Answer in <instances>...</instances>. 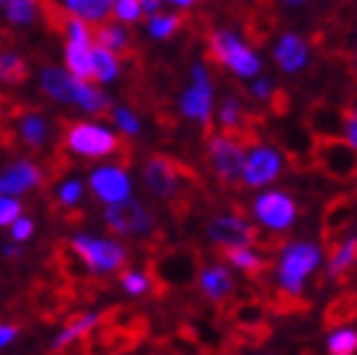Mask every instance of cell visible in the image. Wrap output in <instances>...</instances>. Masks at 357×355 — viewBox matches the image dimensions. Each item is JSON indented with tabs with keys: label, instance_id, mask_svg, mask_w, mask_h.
I'll list each match as a JSON object with an SVG mask.
<instances>
[{
	"label": "cell",
	"instance_id": "obj_39",
	"mask_svg": "<svg viewBox=\"0 0 357 355\" xmlns=\"http://www.w3.org/2000/svg\"><path fill=\"white\" fill-rule=\"evenodd\" d=\"M250 96H253L256 102H267L273 96V82L267 76H256L253 82H250Z\"/></svg>",
	"mask_w": 357,
	"mask_h": 355
},
{
	"label": "cell",
	"instance_id": "obj_35",
	"mask_svg": "<svg viewBox=\"0 0 357 355\" xmlns=\"http://www.w3.org/2000/svg\"><path fill=\"white\" fill-rule=\"evenodd\" d=\"M111 15L125 27V24H137L142 12H139V0H114L111 3Z\"/></svg>",
	"mask_w": 357,
	"mask_h": 355
},
{
	"label": "cell",
	"instance_id": "obj_28",
	"mask_svg": "<svg viewBox=\"0 0 357 355\" xmlns=\"http://www.w3.org/2000/svg\"><path fill=\"white\" fill-rule=\"evenodd\" d=\"M41 9H44L41 0H12V3L3 9V15L12 27H32L38 21Z\"/></svg>",
	"mask_w": 357,
	"mask_h": 355
},
{
	"label": "cell",
	"instance_id": "obj_23",
	"mask_svg": "<svg viewBox=\"0 0 357 355\" xmlns=\"http://www.w3.org/2000/svg\"><path fill=\"white\" fill-rule=\"evenodd\" d=\"M119 76H122L119 56H114V52H108V50H102V47L93 44V50H91V79L108 85V82H116Z\"/></svg>",
	"mask_w": 357,
	"mask_h": 355
},
{
	"label": "cell",
	"instance_id": "obj_33",
	"mask_svg": "<svg viewBox=\"0 0 357 355\" xmlns=\"http://www.w3.org/2000/svg\"><path fill=\"white\" fill-rule=\"evenodd\" d=\"M354 349H357L354 329H337L328 338V355H354Z\"/></svg>",
	"mask_w": 357,
	"mask_h": 355
},
{
	"label": "cell",
	"instance_id": "obj_19",
	"mask_svg": "<svg viewBox=\"0 0 357 355\" xmlns=\"http://www.w3.org/2000/svg\"><path fill=\"white\" fill-rule=\"evenodd\" d=\"M218 126H221V134H229V137H238L241 140V134L247 131V126H250V114L244 111V105H241V99L236 96V94H227L224 99H221V105H218Z\"/></svg>",
	"mask_w": 357,
	"mask_h": 355
},
{
	"label": "cell",
	"instance_id": "obj_17",
	"mask_svg": "<svg viewBox=\"0 0 357 355\" xmlns=\"http://www.w3.org/2000/svg\"><path fill=\"white\" fill-rule=\"evenodd\" d=\"M233 289H236V280L229 274L227 265L212 262L201 271V291L206 300H212V303H224V300L233 294Z\"/></svg>",
	"mask_w": 357,
	"mask_h": 355
},
{
	"label": "cell",
	"instance_id": "obj_18",
	"mask_svg": "<svg viewBox=\"0 0 357 355\" xmlns=\"http://www.w3.org/2000/svg\"><path fill=\"white\" fill-rule=\"evenodd\" d=\"M17 140L29 149H44L50 143V119L41 111L17 114Z\"/></svg>",
	"mask_w": 357,
	"mask_h": 355
},
{
	"label": "cell",
	"instance_id": "obj_37",
	"mask_svg": "<svg viewBox=\"0 0 357 355\" xmlns=\"http://www.w3.org/2000/svg\"><path fill=\"white\" fill-rule=\"evenodd\" d=\"M21 216H24L21 201L9 198V195H0V227H12Z\"/></svg>",
	"mask_w": 357,
	"mask_h": 355
},
{
	"label": "cell",
	"instance_id": "obj_46",
	"mask_svg": "<svg viewBox=\"0 0 357 355\" xmlns=\"http://www.w3.org/2000/svg\"><path fill=\"white\" fill-rule=\"evenodd\" d=\"M9 3H12V0H0V9H6Z\"/></svg>",
	"mask_w": 357,
	"mask_h": 355
},
{
	"label": "cell",
	"instance_id": "obj_45",
	"mask_svg": "<svg viewBox=\"0 0 357 355\" xmlns=\"http://www.w3.org/2000/svg\"><path fill=\"white\" fill-rule=\"evenodd\" d=\"M308 0H284V6H291V9H296V6H305Z\"/></svg>",
	"mask_w": 357,
	"mask_h": 355
},
{
	"label": "cell",
	"instance_id": "obj_38",
	"mask_svg": "<svg viewBox=\"0 0 357 355\" xmlns=\"http://www.w3.org/2000/svg\"><path fill=\"white\" fill-rule=\"evenodd\" d=\"M340 140H343L349 149H357V117H354V111L343 114V122H340Z\"/></svg>",
	"mask_w": 357,
	"mask_h": 355
},
{
	"label": "cell",
	"instance_id": "obj_44",
	"mask_svg": "<svg viewBox=\"0 0 357 355\" xmlns=\"http://www.w3.org/2000/svg\"><path fill=\"white\" fill-rule=\"evenodd\" d=\"M3 254H6L9 259H15V256H17V254H21V251H17V247H15V245H6V247H3Z\"/></svg>",
	"mask_w": 357,
	"mask_h": 355
},
{
	"label": "cell",
	"instance_id": "obj_36",
	"mask_svg": "<svg viewBox=\"0 0 357 355\" xmlns=\"http://www.w3.org/2000/svg\"><path fill=\"white\" fill-rule=\"evenodd\" d=\"M119 282H122V289L128 294H146L151 289V277L146 271H125L119 277Z\"/></svg>",
	"mask_w": 357,
	"mask_h": 355
},
{
	"label": "cell",
	"instance_id": "obj_41",
	"mask_svg": "<svg viewBox=\"0 0 357 355\" xmlns=\"http://www.w3.org/2000/svg\"><path fill=\"white\" fill-rule=\"evenodd\" d=\"M139 12L149 15V17H154V15L163 12V0H139Z\"/></svg>",
	"mask_w": 357,
	"mask_h": 355
},
{
	"label": "cell",
	"instance_id": "obj_4",
	"mask_svg": "<svg viewBox=\"0 0 357 355\" xmlns=\"http://www.w3.org/2000/svg\"><path fill=\"white\" fill-rule=\"evenodd\" d=\"M70 251L79 256V262L84 265L87 271L93 274H111L116 268H122L125 259H128V251L114 242V239H99V236H87V233H79L70 242Z\"/></svg>",
	"mask_w": 357,
	"mask_h": 355
},
{
	"label": "cell",
	"instance_id": "obj_34",
	"mask_svg": "<svg viewBox=\"0 0 357 355\" xmlns=\"http://www.w3.org/2000/svg\"><path fill=\"white\" fill-rule=\"evenodd\" d=\"M82 192H84L82 181H76V178H67V181H61L59 189H56V201H59L64 210H70V207H76V204L82 201Z\"/></svg>",
	"mask_w": 357,
	"mask_h": 355
},
{
	"label": "cell",
	"instance_id": "obj_1",
	"mask_svg": "<svg viewBox=\"0 0 357 355\" xmlns=\"http://www.w3.org/2000/svg\"><path fill=\"white\" fill-rule=\"evenodd\" d=\"M319 262H323V251L314 242H288L279 254L276 265V286L282 289L284 297H302V286L305 277H311Z\"/></svg>",
	"mask_w": 357,
	"mask_h": 355
},
{
	"label": "cell",
	"instance_id": "obj_6",
	"mask_svg": "<svg viewBox=\"0 0 357 355\" xmlns=\"http://www.w3.org/2000/svg\"><path fill=\"white\" fill-rule=\"evenodd\" d=\"M212 108H215V85H212L209 70L201 61H195L192 64V82L181 94V114L192 122L209 126Z\"/></svg>",
	"mask_w": 357,
	"mask_h": 355
},
{
	"label": "cell",
	"instance_id": "obj_13",
	"mask_svg": "<svg viewBox=\"0 0 357 355\" xmlns=\"http://www.w3.org/2000/svg\"><path fill=\"white\" fill-rule=\"evenodd\" d=\"M44 181H47L44 169L35 161H26L24 157V161H15L12 166H6L3 172H0V195L15 198V195H21V192L38 189Z\"/></svg>",
	"mask_w": 357,
	"mask_h": 355
},
{
	"label": "cell",
	"instance_id": "obj_20",
	"mask_svg": "<svg viewBox=\"0 0 357 355\" xmlns=\"http://www.w3.org/2000/svg\"><path fill=\"white\" fill-rule=\"evenodd\" d=\"M61 6L67 12V17H76V21L91 24H102L105 17L111 15V0H61Z\"/></svg>",
	"mask_w": 357,
	"mask_h": 355
},
{
	"label": "cell",
	"instance_id": "obj_25",
	"mask_svg": "<svg viewBox=\"0 0 357 355\" xmlns=\"http://www.w3.org/2000/svg\"><path fill=\"white\" fill-rule=\"evenodd\" d=\"M354 251H357L354 233H346L340 245L331 247V256H328V277L331 280H340L349 274V268L354 265Z\"/></svg>",
	"mask_w": 357,
	"mask_h": 355
},
{
	"label": "cell",
	"instance_id": "obj_21",
	"mask_svg": "<svg viewBox=\"0 0 357 355\" xmlns=\"http://www.w3.org/2000/svg\"><path fill=\"white\" fill-rule=\"evenodd\" d=\"M93 44L114 52V56H125V52H131V32L122 24H99L93 32Z\"/></svg>",
	"mask_w": 357,
	"mask_h": 355
},
{
	"label": "cell",
	"instance_id": "obj_2",
	"mask_svg": "<svg viewBox=\"0 0 357 355\" xmlns=\"http://www.w3.org/2000/svg\"><path fill=\"white\" fill-rule=\"evenodd\" d=\"M209 52L212 59L218 64H224L229 73H236L241 79H250L253 82L256 76H261V59L256 50H250L241 38L238 32L233 29H215L209 35Z\"/></svg>",
	"mask_w": 357,
	"mask_h": 355
},
{
	"label": "cell",
	"instance_id": "obj_26",
	"mask_svg": "<svg viewBox=\"0 0 357 355\" xmlns=\"http://www.w3.org/2000/svg\"><path fill=\"white\" fill-rule=\"evenodd\" d=\"M96 324H99V314H82L79 321H73V324H70V326L59 335V338H56V344H52V352H61V349H67L70 344L87 338V335L96 329Z\"/></svg>",
	"mask_w": 357,
	"mask_h": 355
},
{
	"label": "cell",
	"instance_id": "obj_16",
	"mask_svg": "<svg viewBox=\"0 0 357 355\" xmlns=\"http://www.w3.org/2000/svg\"><path fill=\"white\" fill-rule=\"evenodd\" d=\"M76 85L79 79H73L64 67L59 64H47L41 70V94L50 96L52 102H61V105H73L76 96Z\"/></svg>",
	"mask_w": 357,
	"mask_h": 355
},
{
	"label": "cell",
	"instance_id": "obj_42",
	"mask_svg": "<svg viewBox=\"0 0 357 355\" xmlns=\"http://www.w3.org/2000/svg\"><path fill=\"white\" fill-rule=\"evenodd\" d=\"M15 338H17V326H6V324H0V347H9Z\"/></svg>",
	"mask_w": 357,
	"mask_h": 355
},
{
	"label": "cell",
	"instance_id": "obj_43",
	"mask_svg": "<svg viewBox=\"0 0 357 355\" xmlns=\"http://www.w3.org/2000/svg\"><path fill=\"white\" fill-rule=\"evenodd\" d=\"M163 3H174V6L186 9V6H195V3H198V0H163Z\"/></svg>",
	"mask_w": 357,
	"mask_h": 355
},
{
	"label": "cell",
	"instance_id": "obj_30",
	"mask_svg": "<svg viewBox=\"0 0 357 355\" xmlns=\"http://www.w3.org/2000/svg\"><path fill=\"white\" fill-rule=\"evenodd\" d=\"M224 256L236 265V268H241L244 274L256 277L264 271V259L253 251V247H229V251H224Z\"/></svg>",
	"mask_w": 357,
	"mask_h": 355
},
{
	"label": "cell",
	"instance_id": "obj_27",
	"mask_svg": "<svg viewBox=\"0 0 357 355\" xmlns=\"http://www.w3.org/2000/svg\"><path fill=\"white\" fill-rule=\"evenodd\" d=\"M29 76V64L21 52L3 50L0 52V82L3 85H21Z\"/></svg>",
	"mask_w": 357,
	"mask_h": 355
},
{
	"label": "cell",
	"instance_id": "obj_9",
	"mask_svg": "<svg viewBox=\"0 0 357 355\" xmlns=\"http://www.w3.org/2000/svg\"><path fill=\"white\" fill-rule=\"evenodd\" d=\"M253 216L259 219L261 227L282 233V230H291L296 222V201L282 189L259 192L253 201Z\"/></svg>",
	"mask_w": 357,
	"mask_h": 355
},
{
	"label": "cell",
	"instance_id": "obj_14",
	"mask_svg": "<svg viewBox=\"0 0 357 355\" xmlns=\"http://www.w3.org/2000/svg\"><path fill=\"white\" fill-rule=\"evenodd\" d=\"M314 157L328 175L340 178V181H346V178L354 175V149H349L343 140H337V137L334 140H319L317 149H314Z\"/></svg>",
	"mask_w": 357,
	"mask_h": 355
},
{
	"label": "cell",
	"instance_id": "obj_10",
	"mask_svg": "<svg viewBox=\"0 0 357 355\" xmlns=\"http://www.w3.org/2000/svg\"><path fill=\"white\" fill-rule=\"evenodd\" d=\"M284 172V154L273 146H253L244 157L241 169V184L244 187H267L279 181V175Z\"/></svg>",
	"mask_w": 357,
	"mask_h": 355
},
{
	"label": "cell",
	"instance_id": "obj_11",
	"mask_svg": "<svg viewBox=\"0 0 357 355\" xmlns=\"http://www.w3.org/2000/svg\"><path fill=\"white\" fill-rule=\"evenodd\" d=\"M206 236L209 242L224 247V251H229V247H250L256 242V227L241 212H227V216H218L209 222Z\"/></svg>",
	"mask_w": 357,
	"mask_h": 355
},
{
	"label": "cell",
	"instance_id": "obj_29",
	"mask_svg": "<svg viewBox=\"0 0 357 355\" xmlns=\"http://www.w3.org/2000/svg\"><path fill=\"white\" fill-rule=\"evenodd\" d=\"M183 15H166V12H160L154 17H149L146 21V32L151 35L154 41H169L174 32H181L183 29Z\"/></svg>",
	"mask_w": 357,
	"mask_h": 355
},
{
	"label": "cell",
	"instance_id": "obj_8",
	"mask_svg": "<svg viewBox=\"0 0 357 355\" xmlns=\"http://www.w3.org/2000/svg\"><path fill=\"white\" fill-rule=\"evenodd\" d=\"M105 224H108L111 233H119V236H149L157 227L149 207L137 198L108 204V210H105Z\"/></svg>",
	"mask_w": 357,
	"mask_h": 355
},
{
	"label": "cell",
	"instance_id": "obj_5",
	"mask_svg": "<svg viewBox=\"0 0 357 355\" xmlns=\"http://www.w3.org/2000/svg\"><path fill=\"white\" fill-rule=\"evenodd\" d=\"M206 157H209V166L215 172L218 181L224 184H238L241 181V169H244V157L247 149L238 137H229V134H209L206 140Z\"/></svg>",
	"mask_w": 357,
	"mask_h": 355
},
{
	"label": "cell",
	"instance_id": "obj_31",
	"mask_svg": "<svg viewBox=\"0 0 357 355\" xmlns=\"http://www.w3.org/2000/svg\"><path fill=\"white\" fill-rule=\"evenodd\" d=\"M111 119H114V126L122 137H137L139 129H142L139 117L128 108V105H111Z\"/></svg>",
	"mask_w": 357,
	"mask_h": 355
},
{
	"label": "cell",
	"instance_id": "obj_15",
	"mask_svg": "<svg viewBox=\"0 0 357 355\" xmlns=\"http://www.w3.org/2000/svg\"><path fill=\"white\" fill-rule=\"evenodd\" d=\"M273 59L284 73H299L308 64V44L296 32H282L273 47Z\"/></svg>",
	"mask_w": 357,
	"mask_h": 355
},
{
	"label": "cell",
	"instance_id": "obj_3",
	"mask_svg": "<svg viewBox=\"0 0 357 355\" xmlns=\"http://www.w3.org/2000/svg\"><path fill=\"white\" fill-rule=\"evenodd\" d=\"M64 149L73 152L79 157H111L119 152V140L116 134L102 126V122H73V126L64 129Z\"/></svg>",
	"mask_w": 357,
	"mask_h": 355
},
{
	"label": "cell",
	"instance_id": "obj_7",
	"mask_svg": "<svg viewBox=\"0 0 357 355\" xmlns=\"http://www.w3.org/2000/svg\"><path fill=\"white\" fill-rule=\"evenodd\" d=\"M142 178H146L149 192L160 201L177 198L186 187V169L166 154H151L146 161V169H142Z\"/></svg>",
	"mask_w": 357,
	"mask_h": 355
},
{
	"label": "cell",
	"instance_id": "obj_22",
	"mask_svg": "<svg viewBox=\"0 0 357 355\" xmlns=\"http://www.w3.org/2000/svg\"><path fill=\"white\" fill-rule=\"evenodd\" d=\"M73 105L76 108H82L84 114H93V117H99V114H105V111H111V96L102 91V87H96V85H91V82H79L76 85V96H73Z\"/></svg>",
	"mask_w": 357,
	"mask_h": 355
},
{
	"label": "cell",
	"instance_id": "obj_24",
	"mask_svg": "<svg viewBox=\"0 0 357 355\" xmlns=\"http://www.w3.org/2000/svg\"><path fill=\"white\" fill-rule=\"evenodd\" d=\"M340 122H343V114L340 111H334L331 105H319V108L311 114L308 119V126L314 129V134L319 140H340Z\"/></svg>",
	"mask_w": 357,
	"mask_h": 355
},
{
	"label": "cell",
	"instance_id": "obj_12",
	"mask_svg": "<svg viewBox=\"0 0 357 355\" xmlns=\"http://www.w3.org/2000/svg\"><path fill=\"white\" fill-rule=\"evenodd\" d=\"M87 184L105 204H119L131 198V175L125 172V166H96L87 178Z\"/></svg>",
	"mask_w": 357,
	"mask_h": 355
},
{
	"label": "cell",
	"instance_id": "obj_32",
	"mask_svg": "<svg viewBox=\"0 0 357 355\" xmlns=\"http://www.w3.org/2000/svg\"><path fill=\"white\" fill-rule=\"evenodd\" d=\"M354 317V297L346 294L340 297L334 306H328V314H326V326H340V324H349Z\"/></svg>",
	"mask_w": 357,
	"mask_h": 355
},
{
	"label": "cell",
	"instance_id": "obj_40",
	"mask_svg": "<svg viewBox=\"0 0 357 355\" xmlns=\"http://www.w3.org/2000/svg\"><path fill=\"white\" fill-rule=\"evenodd\" d=\"M32 233H35V222H32L29 216H21V219L12 224V239H15V242H26Z\"/></svg>",
	"mask_w": 357,
	"mask_h": 355
}]
</instances>
